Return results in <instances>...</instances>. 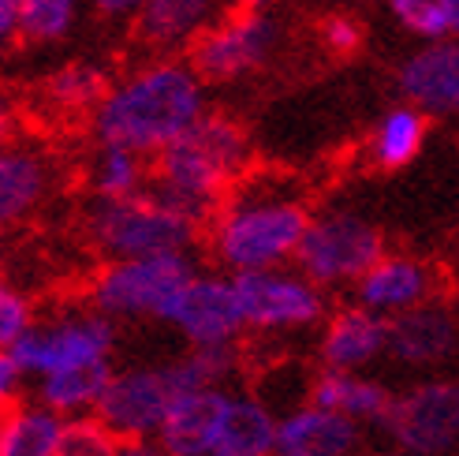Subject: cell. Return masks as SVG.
Here are the masks:
<instances>
[{
  "instance_id": "6da1fadb",
  "label": "cell",
  "mask_w": 459,
  "mask_h": 456,
  "mask_svg": "<svg viewBox=\"0 0 459 456\" xmlns=\"http://www.w3.org/2000/svg\"><path fill=\"white\" fill-rule=\"evenodd\" d=\"M310 221V202L299 180L284 172H247L239 176L213 217L205 221L213 259L236 273L284 269L295 259Z\"/></svg>"
},
{
  "instance_id": "7a4b0ae2",
  "label": "cell",
  "mask_w": 459,
  "mask_h": 456,
  "mask_svg": "<svg viewBox=\"0 0 459 456\" xmlns=\"http://www.w3.org/2000/svg\"><path fill=\"white\" fill-rule=\"evenodd\" d=\"M205 112V83L187 60L165 57L139 64L124 79L108 83L90 112L98 146H117L146 162L172 146Z\"/></svg>"
},
{
  "instance_id": "3957f363",
  "label": "cell",
  "mask_w": 459,
  "mask_h": 456,
  "mask_svg": "<svg viewBox=\"0 0 459 456\" xmlns=\"http://www.w3.org/2000/svg\"><path fill=\"white\" fill-rule=\"evenodd\" d=\"M247 172H250V139L243 124L232 120L228 112L205 109L172 146H165L153 157L146 191L183 221L205 228V221L213 217L221 198L228 195V188Z\"/></svg>"
},
{
  "instance_id": "277c9868",
  "label": "cell",
  "mask_w": 459,
  "mask_h": 456,
  "mask_svg": "<svg viewBox=\"0 0 459 456\" xmlns=\"http://www.w3.org/2000/svg\"><path fill=\"white\" fill-rule=\"evenodd\" d=\"M86 236L108 262H131L195 250L198 228L143 191L120 202H94L86 214Z\"/></svg>"
},
{
  "instance_id": "5b68a950",
  "label": "cell",
  "mask_w": 459,
  "mask_h": 456,
  "mask_svg": "<svg viewBox=\"0 0 459 456\" xmlns=\"http://www.w3.org/2000/svg\"><path fill=\"white\" fill-rule=\"evenodd\" d=\"M195 273V250L105 262V269H98L90 281V311H98L108 322H117V318H157V322H165L169 307Z\"/></svg>"
},
{
  "instance_id": "8992f818",
  "label": "cell",
  "mask_w": 459,
  "mask_h": 456,
  "mask_svg": "<svg viewBox=\"0 0 459 456\" xmlns=\"http://www.w3.org/2000/svg\"><path fill=\"white\" fill-rule=\"evenodd\" d=\"M385 255V236L377 224L351 210L310 214L307 232L295 247V273L314 288H343L355 285L366 269Z\"/></svg>"
},
{
  "instance_id": "52a82bcc",
  "label": "cell",
  "mask_w": 459,
  "mask_h": 456,
  "mask_svg": "<svg viewBox=\"0 0 459 456\" xmlns=\"http://www.w3.org/2000/svg\"><path fill=\"white\" fill-rule=\"evenodd\" d=\"M117 348V326L98 311H67L49 322H34V329L8 352L19 374L53 378L67 371L105 367Z\"/></svg>"
},
{
  "instance_id": "ba28073f",
  "label": "cell",
  "mask_w": 459,
  "mask_h": 456,
  "mask_svg": "<svg viewBox=\"0 0 459 456\" xmlns=\"http://www.w3.org/2000/svg\"><path fill=\"white\" fill-rule=\"evenodd\" d=\"M176 359L160 363V367H127V371H112L105 393L94 408V416L117 434L124 445H139L150 442L160 419L172 408L176 397H183Z\"/></svg>"
},
{
  "instance_id": "9c48e42d",
  "label": "cell",
  "mask_w": 459,
  "mask_h": 456,
  "mask_svg": "<svg viewBox=\"0 0 459 456\" xmlns=\"http://www.w3.org/2000/svg\"><path fill=\"white\" fill-rule=\"evenodd\" d=\"M284 27L269 12H243L213 19V27L191 45V72L202 83H232L258 72L281 49Z\"/></svg>"
},
{
  "instance_id": "30bf717a",
  "label": "cell",
  "mask_w": 459,
  "mask_h": 456,
  "mask_svg": "<svg viewBox=\"0 0 459 456\" xmlns=\"http://www.w3.org/2000/svg\"><path fill=\"white\" fill-rule=\"evenodd\" d=\"M232 292L243 314V329L291 333V329H310L325 318V292L314 288L295 269L236 273Z\"/></svg>"
},
{
  "instance_id": "8fae6325",
  "label": "cell",
  "mask_w": 459,
  "mask_h": 456,
  "mask_svg": "<svg viewBox=\"0 0 459 456\" xmlns=\"http://www.w3.org/2000/svg\"><path fill=\"white\" fill-rule=\"evenodd\" d=\"M396 449L415 456H448L459 438V390L448 378H429L393 397L381 423Z\"/></svg>"
},
{
  "instance_id": "7c38bea8",
  "label": "cell",
  "mask_w": 459,
  "mask_h": 456,
  "mask_svg": "<svg viewBox=\"0 0 459 456\" xmlns=\"http://www.w3.org/2000/svg\"><path fill=\"white\" fill-rule=\"evenodd\" d=\"M165 322L191 340V348H236L243 337V314L232 292V277L195 273L169 307Z\"/></svg>"
},
{
  "instance_id": "4fadbf2b",
  "label": "cell",
  "mask_w": 459,
  "mask_h": 456,
  "mask_svg": "<svg viewBox=\"0 0 459 456\" xmlns=\"http://www.w3.org/2000/svg\"><path fill=\"white\" fill-rule=\"evenodd\" d=\"M355 307L370 311L377 318H396L403 311H415L429 300H441V277L426 259L415 255H385L351 285Z\"/></svg>"
},
{
  "instance_id": "5bb4252c",
  "label": "cell",
  "mask_w": 459,
  "mask_h": 456,
  "mask_svg": "<svg viewBox=\"0 0 459 456\" xmlns=\"http://www.w3.org/2000/svg\"><path fill=\"white\" fill-rule=\"evenodd\" d=\"M385 352L403 367H441L455 352V311L445 300H429L415 311L388 318Z\"/></svg>"
},
{
  "instance_id": "9a60e30c",
  "label": "cell",
  "mask_w": 459,
  "mask_h": 456,
  "mask_svg": "<svg viewBox=\"0 0 459 456\" xmlns=\"http://www.w3.org/2000/svg\"><path fill=\"white\" fill-rule=\"evenodd\" d=\"M403 105L422 112L426 120L448 117L459 105V49L455 41H429L415 49L396 72Z\"/></svg>"
},
{
  "instance_id": "2e32d148",
  "label": "cell",
  "mask_w": 459,
  "mask_h": 456,
  "mask_svg": "<svg viewBox=\"0 0 459 456\" xmlns=\"http://www.w3.org/2000/svg\"><path fill=\"white\" fill-rule=\"evenodd\" d=\"M385 333L388 322L362 307H340L325 318V329L317 340L321 371H340V374H362L370 363L385 355Z\"/></svg>"
},
{
  "instance_id": "e0dca14e",
  "label": "cell",
  "mask_w": 459,
  "mask_h": 456,
  "mask_svg": "<svg viewBox=\"0 0 459 456\" xmlns=\"http://www.w3.org/2000/svg\"><path fill=\"white\" fill-rule=\"evenodd\" d=\"M217 4L213 0H146L134 15V34L157 60L179 57L213 27Z\"/></svg>"
},
{
  "instance_id": "ac0fdd59",
  "label": "cell",
  "mask_w": 459,
  "mask_h": 456,
  "mask_svg": "<svg viewBox=\"0 0 459 456\" xmlns=\"http://www.w3.org/2000/svg\"><path fill=\"white\" fill-rule=\"evenodd\" d=\"M56 184L53 162L38 146H0V228L27 221Z\"/></svg>"
},
{
  "instance_id": "d6986e66",
  "label": "cell",
  "mask_w": 459,
  "mask_h": 456,
  "mask_svg": "<svg viewBox=\"0 0 459 456\" xmlns=\"http://www.w3.org/2000/svg\"><path fill=\"white\" fill-rule=\"evenodd\" d=\"M355 449L359 426L314 404L277 419V434H273V456H355Z\"/></svg>"
},
{
  "instance_id": "ffe728a7",
  "label": "cell",
  "mask_w": 459,
  "mask_h": 456,
  "mask_svg": "<svg viewBox=\"0 0 459 456\" xmlns=\"http://www.w3.org/2000/svg\"><path fill=\"white\" fill-rule=\"evenodd\" d=\"M224 400H228V390H198V393L176 397L165 419H160L157 449L165 456H210Z\"/></svg>"
},
{
  "instance_id": "44dd1931",
  "label": "cell",
  "mask_w": 459,
  "mask_h": 456,
  "mask_svg": "<svg viewBox=\"0 0 459 456\" xmlns=\"http://www.w3.org/2000/svg\"><path fill=\"white\" fill-rule=\"evenodd\" d=\"M310 404L321 412H333L348 423H374L381 426L388 408H393V393L385 390L377 378L366 374H340V371H321L310 381Z\"/></svg>"
},
{
  "instance_id": "7402d4cb",
  "label": "cell",
  "mask_w": 459,
  "mask_h": 456,
  "mask_svg": "<svg viewBox=\"0 0 459 456\" xmlns=\"http://www.w3.org/2000/svg\"><path fill=\"white\" fill-rule=\"evenodd\" d=\"M277 416L250 393H228L210 456H273Z\"/></svg>"
},
{
  "instance_id": "603a6c76",
  "label": "cell",
  "mask_w": 459,
  "mask_h": 456,
  "mask_svg": "<svg viewBox=\"0 0 459 456\" xmlns=\"http://www.w3.org/2000/svg\"><path fill=\"white\" fill-rule=\"evenodd\" d=\"M426 135H429V120L422 112H415L411 105H393L377 120L374 135H370V157L374 165L393 172L411 165L426 146Z\"/></svg>"
},
{
  "instance_id": "cb8c5ba5",
  "label": "cell",
  "mask_w": 459,
  "mask_h": 456,
  "mask_svg": "<svg viewBox=\"0 0 459 456\" xmlns=\"http://www.w3.org/2000/svg\"><path fill=\"white\" fill-rule=\"evenodd\" d=\"M64 419L41 404H12L0 416V456H56Z\"/></svg>"
},
{
  "instance_id": "d4e9b609",
  "label": "cell",
  "mask_w": 459,
  "mask_h": 456,
  "mask_svg": "<svg viewBox=\"0 0 459 456\" xmlns=\"http://www.w3.org/2000/svg\"><path fill=\"white\" fill-rule=\"evenodd\" d=\"M146 180H150L146 157L117 146H98L86 162V188L94 195V202H120L131 195H143Z\"/></svg>"
},
{
  "instance_id": "484cf974",
  "label": "cell",
  "mask_w": 459,
  "mask_h": 456,
  "mask_svg": "<svg viewBox=\"0 0 459 456\" xmlns=\"http://www.w3.org/2000/svg\"><path fill=\"white\" fill-rule=\"evenodd\" d=\"M112 378V367H86V371H67L38 381V404L49 408L60 419H79V416H94V408L105 393V385Z\"/></svg>"
},
{
  "instance_id": "4316f807",
  "label": "cell",
  "mask_w": 459,
  "mask_h": 456,
  "mask_svg": "<svg viewBox=\"0 0 459 456\" xmlns=\"http://www.w3.org/2000/svg\"><path fill=\"white\" fill-rule=\"evenodd\" d=\"M82 0H19L15 4V38L34 45L64 41L75 31Z\"/></svg>"
},
{
  "instance_id": "83f0119b",
  "label": "cell",
  "mask_w": 459,
  "mask_h": 456,
  "mask_svg": "<svg viewBox=\"0 0 459 456\" xmlns=\"http://www.w3.org/2000/svg\"><path fill=\"white\" fill-rule=\"evenodd\" d=\"M105 72L94 64H64L60 72H53L45 79L41 94L56 112H94V105L105 94Z\"/></svg>"
},
{
  "instance_id": "f1b7e54d",
  "label": "cell",
  "mask_w": 459,
  "mask_h": 456,
  "mask_svg": "<svg viewBox=\"0 0 459 456\" xmlns=\"http://www.w3.org/2000/svg\"><path fill=\"white\" fill-rule=\"evenodd\" d=\"M388 8H393L396 22H400L407 34L422 38L426 45L429 41H452L455 38L459 15L445 12L437 0H388Z\"/></svg>"
},
{
  "instance_id": "f546056e",
  "label": "cell",
  "mask_w": 459,
  "mask_h": 456,
  "mask_svg": "<svg viewBox=\"0 0 459 456\" xmlns=\"http://www.w3.org/2000/svg\"><path fill=\"white\" fill-rule=\"evenodd\" d=\"M120 445L124 442L98 416H79V419H64L56 456H117Z\"/></svg>"
},
{
  "instance_id": "4dcf8cb0",
  "label": "cell",
  "mask_w": 459,
  "mask_h": 456,
  "mask_svg": "<svg viewBox=\"0 0 459 456\" xmlns=\"http://www.w3.org/2000/svg\"><path fill=\"white\" fill-rule=\"evenodd\" d=\"M34 303L22 292L0 285V352H12L34 329Z\"/></svg>"
},
{
  "instance_id": "1f68e13d",
  "label": "cell",
  "mask_w": 459,
  "mask_h": 456,
  "mask_svg": "<svg viewBox=\"0 0 459 456\" xmlns=\"http://www.w3.org/2000/svg\"><path fill=\"white\" fill-rule=\"evenodd\" d=\"M317 38L333 57H355L362 49V41H366V31H362L359 19L343 15V12H333V15H325L317 22Z\"/></svg>"
},
{
  "instance_id": "d6a6232c",
  "label": "cell",
  "mask_w": 459,
  "mask_h": 456,
  "mask_svg": "<svg viewBox=\"0 0 459 456\" xmlns=\"http://www.w3.org/2000/svg\"><path fill=\"white\" fill-rule=\"evenodd\" d=\"M19 381H22V374H19V367L12 363V355H8V352H0V416H4L8 408L15 404Z\"/></svg>"
},
{
  "instance_id": "836d02e7",
  "label": "cell",
  "mask_w": 459,
  "mask_h": 456,
  "mask_svg": "<svg viewBox=\"0 0 459 456\" xmlns=\"http://www.w3.org/2000/svg\"><path fill=\"white\" fill-rule=\"evenodd\" d=\"M101 19H134L146 0H90Z\"/></svg>"
},
{
  "instance_id": "e575fe53",
  "label": "cell",
  "mask_w": 459,
  "mask_h": 456,
  "mask_svg": "<svg viewBox=\"0 0 459 456\" xmlns=\"http://www.w3.org/2000/svg\"><path fill=\"white\" fill-rule=\"evenodd\" d=\"M12 135H15V105L4 90H0V146H8Z\"/></svg>"
},
{
  "instance_id": "d590c367",
  "label": "cell",
  "mask_w": 459,
  "mask_h": 456,
  "mask_svg": "<svg viewBox=\"0 0 459 456\" xmlns=\"http://www.w3.org/2000/svg\"><path fill=\"white\" fill-rule=\"evenodd\" d=\"M15 41V8L8 0H0V49H8Z\"/></svg>"
},
{
  "instance_id": "8d00e7d4",
  "label": "cell",
  "mask_w": 459,
  "mask_h": 456,
  "mask_svg": "<svg viewBox=\"0 0 459 456\" xmlns=\"http://www.w3.org/2000/svg\"><path fill=\"white\" fill-rule=\"evenodd\" d=\"M217 8H224L228 15H243V12H265V0H213Z\"/></svg>"
},
{
  "instance_id": "74e56055",
  "label": "cell",
  "mask_w": 459,
  "mask_h": 456,
  "mask_svg": "<svg viewBox=\"0 0 459 456\" xmlns=\"http://www.w3.org/2000/svg\"><path fill=\"white\" fill-rule=\"evenodd\" d=\"M117 456H165V452L153 449V445H146V442H139V445H120Z\"/></svg>"
},
{
  "instance_id": "f35d334b",
  "label": "cell",
  "mask_w": 459,
  "mask_h": 456,
  "mask_svg": "<svg viewBox=\"0 0 459 456\" xmlns=\"http://www.w3.org/2000/svg\"><path fill=\"white\" fill-rule=\"evenodd\" d=\"M437 4H441L445 12H452V15H459V0H437Z\"/></svg>"
},
{
  "instance_id": "ab89813d",
  "label": "cell",
  "mask_w": 459,
  "mask_h": 456,
  "mask_svg": "<svg viewBox=\"0 0 459 456\" xmlns=\"http://www.w3.org/2000/svg\"><path fill=\"white\" fill-rule=\"evenodd\" d=\"M374 456H415V452H403V449H385V452H374Z\"/></svg>"
},
{
  "instance_id": "60d3db41",
  "label": "cell",
  "mask_w": 459,
  "mask_h": 456,
  "mask_svg": "<svg viewBox=\"0 0 459 456\" xmlns=\"http://www.w3.org/2000/svg\"><path fill=\"white\" fill-rule=\"evenodd\" d=\"M8 4H12V8H15V4H19V0H8Z\"/></svg>"
}]
</instances>
